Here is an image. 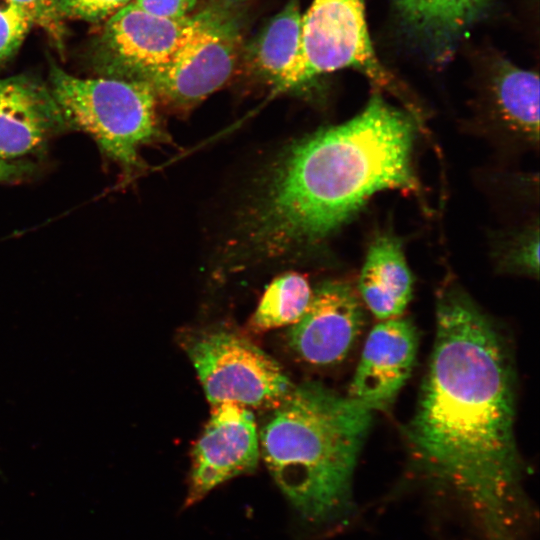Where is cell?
Returning <instances> with one entry per match:
<instances>
[{
    "mask_svg": "<svg viewBox=\"0 0 540 540\" xmlns=\"http://www.w3.org/2000/svg\"><path fill=\"white\" fill-rule=\"evenodd\" d=\"M226 6H213L191 16L176 52L148 83L157 99L189 106L230 79L241 37L236 16Z\"/></svg>",
    "mask_w": 540,
    "mask_h": 540,
    "instance_id": "7",
    "label": "cell"
},
{
    "mask_svg": "<svg viewBox=\"0 0 540 540\" xmlns=\"http://www.w3.org/2000/svg\"><path fill=\"white\" fill-rule=\"evenodd\" d=\"M246 0H225L226 4H236V3H240V2H244Z\"/></svg>",
    "mask_w": 540,
    "mask_h": 540,
    "instance_id": "24",
    "label": "cell"
},
{
    "mask_svg": "<svg viewBox=\"0 0 540 540\" xmlns=\"http://www.w3.org/2000/svg\"><path fill=\"white\" fill-rule=\"evenodd\" d=\"M495 257L502 268L537 278L539 274L538 223L530 224L499 242Z\"/></svg>",
    "mask_w": 540,
    "mask_h": 540,
    "instance_id": "18",
    "label": "cell"
},
{
    "mask_svg": "<svg viewBox=\"0 0 540 540\" xmlns=\"http://www.w3.org/2000/svg\"><path fill=\"white\" fill-rule=\"evenodd\" d=\"M197 0H133L132 3L143 11L168 19H182L189 16Z\"/></svg>",
    "mask_w": 540,
    "mask_h": 540,
    "instance_id": "22",
    "label": "cell"
},
{
    "mask_svg": "<svg viewBox=\"0 0 540 540\" xmlns=\"http://www.w3.org/2000/svg\"><path fill=\"white\" fill-rule=\"evenodd\" d=\"M67 128L49 86L27 75L0 78V159L35 154Z\"/></svg>",
    "mask_w": 540,
    "mask_h": 540,
    "instance_id": "12",
    "label": "cell"
},
{
    "mask_svg": "<svg viewBox=\"0 0 540 540\" xmlns=\"http://www.w3.org/2000/svg\"><path fill=\"white\" fill-rule=\"evenodd\" d=\"M50 91L68 128L88 134L126 172L142 168V146L165 141L157 97L144 83L115 77L80 78L52 65Z\"/></svg>",
    "mask_w": 540,
    "mask_h": 540,
    "instance_id": "4",
    "label": "cell"
},
{
    "mask_svg": "<svg viewBox=\"0 0 540 540\" xmlns=\"http://www.w3.org/2000/svg\"><path fill=\"white\" fill-rule=\"evenodd\" d=\"M363 303L346 281L321 282L312 291L301 318L286 331L294 355L314 366L340 363L359 337L364 318Z\"/></svg>",
    "mask_w": 540,
    "mask_h": 540,
    "instance_id": "10",
    "label": "cell"
},
{
    "mask_svg": "<svg viewBox=\"0 0 540 540\" xmlns=\"http://www.w3.org/2000/svg\"><path fill=\"white\" fill-rule=\"evenodd\" d=\"M133 0H57L58 12L63 19L87 22L108 20Z\"/></svg>",
    "mask_w": 540,
    "mask_h": 540,
    "instance_id": "20",
    "label": "cell"
},
{
    "mask_svg": "<svg viewBox=\"0 0 540 540\" xmlns=\"http://www.w3.org/2000/svg\"><path fill=\"white\" fill-rule=\"evenodd\" d=\"M344 68L362 72L380 88L407 100L374 52L364 0H313L302 14L300 55L288 90Z\"/></svg>",
    "mask_w": 540,
    "mask_h": 540,
    "instance_id": "6",
    "label": "cell"
},
{
    "mask_svg": "<svg viewBox=\"0 0 540 540\" xmlns=\"http://www.w3.org/2000/svg\"><path fill=\"white\" fill-rule=\"evenodd\" d=\"M191 16L168 19L132 2L110 17L95 46L100 76L149 83L181 44Z\"/></svg>",
    "mask_w": 540,
    "mask_h": 540,
    "instance_id": "8",
    "label": "cell"
},
{
    "mask_svg": "<svg viewBox=\"0 0 540 540\" xmlns=\"http://www.w3.org/2000/svg\"><path fill=\"white\" fill-rule=\"evenodd\" d=\"M0 475H1V471H0Z\"/></svg>",
    "mask_w": 540,
    "mask_h": 540,
    "instance_id": "25",
    "label": "cell"
},
{
    "mask_svg": "<svg viewBox=\"0 0 540 540\" xmlns=\"http://www.w3.org/2000/svg\"><path fill=\"white\" fill-rule=\"evenodd\" d=\"M34 167L24 161H6L0 159V182H13L20 180L33 171Z\"/></svg>",
    "mask_w": 540,
    "mask_h": 540,
    "instance_id": "23",
    "label": "cell"
},
{
    "mask_svg": "<svg viewBox=\"0 0 540 540\" xmlns=\"http://www.w3.org/2000/svg\"><path fill=\"white\" fill-rule=\"evenodd\" d=\"M302 14L296 0H290L264 27L253 42V68L276 91H287L301 48Z\"/></svg>",
    "mask_w": 540,
    "mask_h": 540,
    "instance_id": "16",
    "label": "cell"
},
{
    "mask_svg": "<svg viewBox=\"0 0 540 540\" xmlns=\"http://www.w3.org/2000/svg\"><path fill=\"white\" fill-rule=\"evenodd\" d=\"M33 25L24 8L13 0H0V62L18 50Z\"/></svg>",
    "mask_w": 540,
    "mask_h": 540,
    "instance_id": "19",
    "label": "cell"
},
{
    "mask_svg": "<svg viewBox=\"0 0 540 540\" xmlns=\"http://www.w3.org/2000/svg\"><path fill=\"white\" fill-rule=\"evenodd\" d=\"M402 23L429 58L447 60L488 0H393Z\"/></svg>",
    "mask_w": 540,
    "mask_h": 540,
    "instance_id": "15",
    "label": "cell"
},
{
    "mask_svg": "<svg viewBox=\"0 0 540 540\" xmlns=\"http://www.w3.org/2000/svg\"><path fill=\"white\" fill-rule=\"evenodd\" d=\"M514 416L502 337L463 290L445 287L429 367L405 434L418 467L467 504L487 540H521L530 514Z\"/></svg>",
    "mask_w": 540,
    "mask_h": 540,
    "instance_id": "1",
    "label": "cell"
},
{
    "mask_svg": "<svg viewBox=\"0 0 540 540\" xmlns=\"http://www.w3.org/2000/svg\"><path fill=\"white\" fill-rule=\"evenodd\" d=\"M32 17L34 24L41 27L58 46H62L65 28L58 12L57 0H13Z\"/></svg>",
    "mask_w": 540,
    "mask_h": 540,
    "instance_id": "21",
    "label": "cell"
},
{
    "mask_svg": "<svg viewBox=\"0 0 540 540\" xmlns=\"http://www.w3.org/2000/svg\"><path fill=\"white\" fill-rule=\"evenodd\" d=\"M259 459V435L250 409L236 403L212 406L192 449L183 508L197 504L224 482L254 472Z\"/></svg>",
    "mask_w": 540,
    "mask_h": 540,
    "instance_id": "9",
    "label": "cell"
},
{
    "mask_svg": "<svg viewBox=\"0 0 540 540\" xmlns=\"http://www.w3.org/2000/svg\"><path fill=\"white\" fill-rule=\"evenodd\" d=\"M373 411L315 381L293 386L268 410L260 456L304 530L342 523L352 510V479Z\"/></svg>",
    "mask_w": 540,
    "mask_h": 540,
    "instance_id": "3",
    "label": "cell"
},
{
    "mask_svg": "<svg viewBox=\"0 0 540 540\" xmlns=\"http://www.w3.org/2000/svg\"><path fill=\"white\" fill-rule=\"evenodd\" d=\"M179 343L211 406L236 403L269 410L294 386L277 361L232 329H188Z\"/></svg>",
    "mask_w": 540,
    "mask_h": 540,
    "instance_id": "5",
    "label": "cell"
},
{
    "mask_svg": "<svg viewBox=\"0 0 540 540\" xmlns=\"http://www.w3.org/2000/svg\"><path fill=\"white\" fill-rule=\"evenodd\" d=\"M413 282L402 241L392 232L378 234L359 275L362 303L378 320L400 317L412 299Z\"/></svg>",
    "mask_w": 540,
    "mask_h": 540,
    "instance_id": "14",
    "label": "cell"
},
{
    "mask_svg": "<svg viewBox=\"0 0 540 540\" xmlns=\"http://www.w3.org/2000/svg\"><path fill=\"white\" fill-rule=\"evenodd\" d=\"M312 291L306 277L297 272L276 277L265 289L248 322L249 329L260 333L293 325L305 312Z\"/></svg>",
    "mask_w": 540,
    "mask_h": 540,
    "instance_id": "17",
    "label": "cell"
},
{
    "mask_svg": "<svg viewBox=\"0 0 540 540\" xmlns=\"http://www.w3.org/2000/svg\"><path fill=\"white\" fill-rule=\"evenodd\" d=\"M486 129L510 144H539V77L509 62L497 65L488 90Z\"/></svg>",
    "mask_w": 540,
    "mask_h": 540,
    "instance_id": "13",
    "label": "cell"
},
{
    "mask_svg": "<svg viewBox=\"0 0 540 540\" xmlns=\"http://www.w3.org/2000/svg\"><path fill=\"white\" fill-rule=\"evenodd\" d=\"M417 349L410 320H380L367 336L347 395L371 411L388 409L410 377Z\"/></svg>",
    "mask_w": 540,
    "mask_h": 540,
    "instance_id": "11",
    "label": "cell"
},
{
    "mask_svg": "<svg viewBox=\"0 0 540 540\" xmlns=\"http://www.w3.org/2000/svg\"><path fill=\"white\" fill-rule=\"evenodd\" d=\"M413 116L375 91L353 118L290 145L240 216L232 264L308 253L380 191L419 194Z\"/></svg>",
    "mask_w": 540,
    "mask_h": 540,
    "instance_id": "2",
    "label": "cell"
}]
</instances>
